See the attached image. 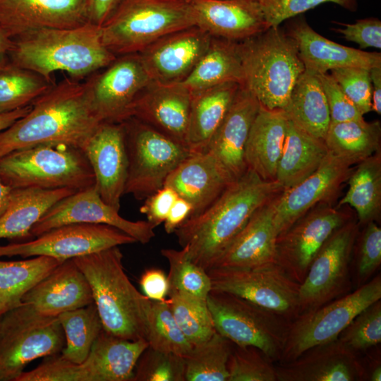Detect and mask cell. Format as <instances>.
<instances>
[{"mask_svg": "<svg viewBox=\"0 0 381 381\" xmlns=\"http://www.w3.org/2000/svg\"><path fill=\"white\" fill-rule=\"evenodd\" d=\"M85 82L65 79L32 104L30 110L0 132V158L15 150L42 144L83 149L98 126Z\"/></svg>", "mask_w": 381, "mask_h": 381, "instance_id": "6da1fadb", "label": "cell"}, {"mask_svg": "<svg viewBox=\"0 0 381 381\" xmlns=\"http://www.w3.org/2000/svg\"><path fill=\"white\" fill-rule=\"evenodd\" d=\"M283 190L277 181H265L248 169L207 209L189 217L174 233L188 258L207 271L253 214Z\"/></svg>", "mask_w": 381, "mask_h": 381, "instance_id": "7a4b0ae2", "label": "cell"}, {"mask_svg": "<svg viewBox=\"0 0 381 381\" xmlns=\"http://www.w3.org/2000/svg\"><path fill=\"white\" fill-rule=\"evenodd\" d=\"M12 40L9 61L51 82L55 72L82 78L116 58L103 44L100 27L91 23L71 28L32 30Z\"/></svg>", "mask_w": 381, "mask_h": 381, "instance_id": "3957f363", "label": "cell"}, {"mask_svg": "<svg viewBox=\"0 0 381 381\" xmlns=\"http://www.w3.org/2000/svg\"><path fill=\"white\" fill-rule=\"evenodd\" d=\"M73 260L88 281L103 329L125 339H146L152 301L128 279L119 246Z\"/></svg>", "mask_w": 381, "mask_h": 381, "instance_id": "277c9868", "label": "cell"}, {"mask_svg": "<svg viewBox=\"0 0 381 381\" xmlns=\"http://www.w3.org/2000/svg\"><path fill=\"white\" fill-rule=\"evenodd\" d=\"M248 90L268 109L284 110L305 66L295 40L279 26L238 42Z\"/></svg>", "mask_w": 381, "mask_h": 381, "instance_id": "5b68a950", "label": "cell"}, {"mask_svg": "<svg viewBox=\"0 0 381 381\" xmlns=\"http://www.w3.org/2000/svg\"><path fill=\"white\" fill-rule=\"evenodd\" d=\"M194 25L190 1L122 0L100 29L103 44L118 56L139 53L159 38Z\"/></svg>", "mask_w": 381, "mask_h": 381, "instance_id": "8992f818", "label": "cell"}, {"mask_svg": "<svg viewBox=\"0 0 381 381\" xmlns=\"http://www.w3.org/2000/svg\"><path fill=\"white\" fill-rule=\"evenodd\" d=\"M0 178L12 188H68L78 191L95 184L83 151L64 144L38 145L3 156Z\"/></svg>", "mask_w": 381, "mask_h": 381, "instance_id": "52a82bcc", "label": "cell"}, {"mask_svg": "<svg viewBox=\"0 0 381 381\" xmlns=\"http://www.w3.org/2000/svg\"><path fill=\"white\" fill-rule=\"evenodd\" d=\"M65 336L57 317L22 303L0 317V381H16L34 360L61 353Z\"/></svg>", "mask_w": 381, "mask_h": 381, "instance_id": "ba28073f", "label": "cell"}, {"mask_svg": "<svg viewBox=\"0 0 381 381\" xmlns=\"http://www.w3.org/2000/svg\"><path fill=\"white\" fill-rule=\"evenodd\" d=\"M122 123L128 161L125 194L145 199L164 186L167 176L191 152L186 145L134 117Z\"/></svg>", "mask_w": 381, "mask_h": 381, "instance_id": "9c48e42d", "label": "cell"}, {"mask_svg": "<svg viewBox=\"0 0 381 381\" xmlns=\"http://www.w3.org/2000/svg\"><path fill=\"white\" fill-rule=\"evenodd\" d=\"M215 330L239 346L259 349L279 361L289 322L238 296L212 289L207 298Z\"/></svg>", "mask_w": 381, "mask_h": 381, "instance_id": "30bf717a", "label": "cell"}, {"mask_svg": "<svg viewBox=\"0 0 381 381\" xmlns=\"http://www.w3.org/2000/svg\"><path fill=\"white\" fill-rule=\"evenodd\" d=\"M380 298L379 275L352 293L302 313L289 324L279 361H291L312 347L337 340L358 313Z\"/></svg>", "mask_w": 381, "mask_h": 381, "instance_id": "8fae6325", "label": "cell"}, {"mask_svg": "<svg viewBox=\"0 0 381 381\" xmlns=\"http://www.w3.org/2000/svg\"><path fill=\"white\" fill-rule=\"evenodd\" d=\"M207 272L212 289L238 296L289 322L301 314L300 284L277 262L252 268H211Z\"/></svg>", "mask_w": 381, "mask_h": 381, "instance_id": "7c38bea8", "label": "cell"}, {"mask_svg": "<svg viewBox=\"0 0 381 381\" xmlns=\"http://www.w3.org/2000/svg\"><path fill=\"white\" fill-rule=\"evenodd\" d=\"M358 227L353 217L337 229L320 248L300 284L301 314L341 297L351 289L350 262Z\"/></svg>", "mask_w": 381, "mask_h": 381, "instance_id": "4fadbf2b", "label": "cell"}, {"mask_svg": "<svg viewBox=\"0 0 381 381\" xmlns=\"http://www.w3.org/2000/svg\"><path fill=\"white\" fill-rule=\"evenodd\" d=\"M353 217L349 210L333 203L316 205L277 236L275 262L292 279L302 283L325 242Z\"/></svg>", "mask_w": 381, "mask_h": 381, "instance_id": "5bb4252c", "label": "cell"}, {"mask_svg": "<svg viewBox=\"0 0 381 381\" xmlns=\"http://www.w3.org/2000/svg\"><path fill=\"white\" fill-rule=\"evenodd\" d=\"M134 243L137 241L133 237L109 225L71 223L53 228L30 241L0 245V257L45 255L64 262Z\"/></svg>", "mask_w": 381, "mask_h": 381, "instance_id": "9a60e30c", "label": "cell"}, {"mask_svg": "<svg viewBox=\"0 0 381 381\" xmlns=\"http://www.w3.org/2000/svg\"><path fill=\"white\" fill-rule=\"evenodd\" d=\"M138 53L118 56L85 80L92 107L102 122L122 123L151 82Z\"/></svg>", "mask_w": 381, "mask_h": 381, "instance_id": "2e32d148", "label": "cell"}, {"mask_svg": "<svg viewBox=\"0 0 381 381\" xmlns=\"http://www.w3.org/2000/svg\"><path fill=\"white\" fill-rule=\"evenodd\" d=\"M71 223L107 224L120 229L142 244L155 236V227L147 221H130L119 210L106 203L95 185L78 190L54 204L30 230L36 237L53 228Z\"/></svg>", "mask_w": 381, "mask_h": 381, "instance_id": "e0dca14e", "label": "cell"}, {"mask_svg": "<svg viewBox=\"0 0 381 381\" xmlns=\"http://www.w3.org/2000/svg\"><path fill=\"white\" fill-rule=\"evenodd\" d=\"M353 169L347 161L329 151L312 174L279 194L274 218L277 236L316 205L334 204Z\"/></svg>", "mask_w": 381, "mask_h": 381, "instance_id": "ac0fdd59", "label": "cell"}, {"mask_svg": "<svg viewBox=\"0 0 381 381\" xmlns=\"http://www.w3.org/2000/svg\"><path fill=\"white\" fill-rule=\"evenodd\" d=\"M212 36L197 25L169 33L138 53L152 81H183L207 50Z\"/></svg>", "mask_w": 381, "mask_h": 381, "instance_id": "d6986e66", "label": "cell"}, {"mask_svg": "<svg viewBox=\"0 0 381 381\" xmlns=\"http://www.w3.org/2000/svg\"><path fill=\"white\" fill-rule=\"evenodd\" d=\"M82 150L94 173L100 197L119 210L128 167L123 123H101Z\"/></svg>", "mask_w": 381, "mask_h": 381, "instance_id": "ffe728a7", "label": "cell"}, {"mask_svg": "<svg viewBox=\"0 0 381 381\" xmlns=\"http://www.w3.org/2000/svg\"><path fill=\"white\" fill-rule=\"evenodd\" d=\"M87 23V0H0V26L11 39L32 30Z\"/></svg>", "mask_w": 381, "mask_h": 381, "instance_id": "44dd1931", "label": "cell"}, {"mask_svg": "<svg viewBox=\"0 0 381 381\" xmlns=\"http://www.w3.org/2000/svg\"><path fill=\"white\" fill-rule=\"evenodd\" d=\"M260 107L257 99L241 86L205 152L232 181L240 178L248 169L245 149Z\"/></svg>", "mask_w": 381, "mask_h": 381, "instance_id": "7402d4cb", "label": "cell"}, {"mask_svg": "<svg viewBox=\"0 0 381 381\" xmlns=\"http://www.w3.org/2000/svg\"><path fill=\"white\" fill-rule=\"evenodd\" d=\"M190 103L191 92L181 83L151 81L133 103L129 118L134 117L186 145Z\"/></svg>", "mask_w": 381, "mask_h": 381, "instance_id": "603a6c76", "label": "cell"}, {"mask_svg": "<svg viewBox=\"0 0 381 381\" xmlns=\"http://www.w3.org/2000/svg\"><path fill=\"white\" fill-rule=\"evenodd\" d=\"M275 370L279 381H354L365 375L356 352L338 339L309 349Z\"/></svg>", "mask_w": 381, "mask_h": 381, "instance_id": "cb8c5ba5", "label": "cell"}, {"mask_svg": "<svg viewBox=\"0 0 381 381\" xmlns=\"http://www.w3.org/2000/svg\"><path fill=\"white\" fill-rule=\"evenodd\" d=\"M196 25L212 37L239 42L268 28L261 0H190Z\"/></svg>", "mask_w": 381, "mask_h": 381, "instance_id": "d4e9b609", "label": "cell"}, {"mask_svg": "<svg viewBox=\"0 0 381 381\" xmlns=\"http://www.w3.org/2000/svg\"><path fill=\"white\" fill-rule=\"evenodd\" d=\"M277 197V196H276ZM258 208L211 268H252L275 262V199Z\"/></svg>", "mask_w": 381, "mask_h": 381, "instance_id": "484cf974", "label": "cell"}, {"mask_svg": "<svg viewBox=\"0 0 381 381\" xmlns=\"http://www.w3.org/2000/svg\"><path fill=\"white\" fill-rule=\"evenodd\" d=\"M22 301L41 314L55 317L94 303L88 281L73 259L56 266Z\"/></svg>", "mask_w": 381, "mask_h": 381, "instance_id": "4316f807", "label": "cell"}, {"mask_svg": "<svg viewBox=\"0 0 381 381\" xmlns=\"http://www.w3.org/2000/svg\"><path fill=\"white\" fill-rule=\"evenodd\" d=\"M286 32L297 44L305 70L314 74L343 67H381L380 53L367 52L331 41L316 32L304 20L292 22Z\"/></svg>", "mask_w": 381, "mask_h": 381, "instance_id": "83f0119b", "label": "cell"}, {"mask_svg": "<svg viewBox=\"0 0 381 381\" xmlns=\"http://www.w3.org/2000/svg\"><path fill=\"white\" fill-rule=\"evenodd\" d=\"M233 181L206 152L191 153L166 179L164 186L193 207L190 216L207 209Z\"/></svg>", "mask_w": 381, "mask_h": 381, "instance_id": "f1b7e54d", "label": "cell"}, {"mask_svg": "<svg viewBox=\"0 0 381 381\" xmlns=\"http://www.w3.org/2000/svg\"><path fill=\"white\" fill-rule=\"evenodd\" d=\"M288 118L283 109H268L260 105L253 122L245 149L247 168L262 179L276 181Z\"/></svg>", "mask_w": 381, "mask_h": 381, "instance_id": "f546056e", "label": "cell"}, {"mask_svg": "<svg viewBox=\"0 0 381 381\" xmlns=\"http://www.w3.org/2000/svg\"><path fill=\"white\" fill-rule=\"evenodd\" d=\"M242 85L225 83L191 92L186 145L191 153L205 152Z\"/></svg>", "mask_w": 381, "mask_h": 381, "instance_id": "4dcf8cb0", "label": "cell"}, {"mask_svg": "<svg viewBox=\"0 0 381 381\" xmlns=\"http://www.w3.org/2000/svg\"><path fill=\"white\" fill-rule=\"evenodd\" d=\"M148 346L145 339H125L102 329L83 363L92 381H133L136 363Z\"/></svg>", "mask_w": 381, "mask_h": 381, "instance_id": "1f68e13d", "label": "cell"}, {"mask_svg": "<svg viewBox=\"0 0 381 381\" xmlns=\"http://www.w3.org/2000/svg\"><path fill=\"white\" fill-rule=\"evenodd\" d=\"M328 152L323 140L310 135L288 119L275 180L284 190L298 184L319 167Z\"/></svg>", "mask_w": 381, "mask_h": 381, "instance_id": "d6a6232c", "label": "cell"}, {"mask_svg": "<svg viewBox=\"0 0 381 381\" xmlns=\"http://www.w3.org/2000/svg\"><path fill=\"white\" fill-rule=\"evenodd\" d=\"M75 192L68 188H13L10 204L0 217V238L31 236L32 227L43 214L56 202Z\"/></svg>", "mask_w": 381, "mask_h": 381, "instance_id": "836d02e7", "label": "cell"}, {"mask_svg": "<svg viewBox=\"0 0 381 381\" xmlns=\"http://www.w3.org/2000/svg\"><path fill=\"white\" fill-rule=\"evenodd\" d=\"M243 80L238 42L212 37L207 50L181 83L193 92L225 83L243 85Z\"/></svg>", "mask_w": 381, "mask_h": 381, "instance_id": "e575fe53", "label": "cell"}, {"mask_svg": "<svg viewBox=\"0 0 381 381\" xmlns=\"http://www.w3.org/2000/svg\"><path fill=\"white\" fill-rule=\"evenodd\" d=\"M289 120L310 135L325 140L330 124L327 101L316 74L300 75L284 110Z\"/></svg>", "mask_w": 381, "mask_h": 381, "instance_id": "d590c367", "label": "cell"}, {"mask_svg": "<svg viewBox=\"0 0 381 381\" xmlns=\"http://www.w3.org/2000/svg\"><path fill=\"white\" fill-rule=\"evenodd\" d=\"M347 182L349 188L336 207L354 209L359 226L375 221L381 210V152L357 164Z\"/></svg>", "mask_w": 381, "mask_h": 381, "instance_id": "8d00e7d4", "label": "cell"}, {"mask_svg": "<svg viewBox=\"0 0 381 381\" xmlns=\"http://www.w3.org/2000/svg\"><path fill=\"white\" fill-rule=\"evenodd\" d=\"M61 262L45 255L0 260V317L21 305L23 296Z\"/></svg>", "mask_w": 381, "mask_h": 381, "instance_id": "74e56055", "label": "cell"}, {"mask_svg": "<svg viewBox=\"0 0 381 381\" xmlns=\"http://www.w3.org/2000/svg\"><path fill=\"white\" fill-rule=\"evenodd\" d=\"M324 141L329 151L353 166L380 151V123L364 119L330 123Z\"/></svg>", "mask_w": 381, "mask_h": 381, "instance_id": "f35d334b", "label": "cell"}, {"mask_svg": "<svg viewBox=\"0 0 381 381\" xmlns=\"http://www.w3.org/2000/svg\"><path fill=\"white\" fill-rule=\"evenodd\" d=\"M65 336L60 355L75 363H83L103 329L95 303L64 312L57 316Z\"/></svg>", "mask_w": 381, "mask_h": 381, "instance_id": "ab89813d", "label": "cell"}, {"mask_svg": "<svg viewBox=\"0 0 381 381\" xmlns=\"http://www.w3.org/2000/svg\"><path fill=\"white\" fill-rule=\"evenodd\" d=\"M232 344L216 332L207 340L193 346L184 357L186 381H228Z\"/></svg>", "mask_w": 381, "mask_h": 381, "instance_id": "60d3db41", "label": "cell"}, {"mask_svg": "<svg viewBox=\"0 0 381 381\" xmlns=\"http://www.w3.org/2000/svg\"><path fill=\"white\" fill-rule=\"evenodd\" d=\"M53 84L10 61L0 66V113L30 105Z\"/></svg>", "mask_w": 381, "mask_h": 381, "instance_id": "b9f144b4", "label": "cell"}, {"mask_svg": "<svg viewBox=\"0 0 381 381\" xmlns=\"http://www.w3.org/2000/svg\"><path fill=\"white\" fill-rule=\"evenodd\" d=\"M167 301L172 314L193 346L207 340L216 332L207 300L176 291H169Z\"/></svg>", "mask_w": 381, "mask_h": 381, "instance_id": "7bdbcfd3", "label": "cell"}, {"mask_svg": "<svg viewBox=\"0 0 381 381\" xmlns=\"http://www.w3.org/2000/svg\"><path fill=\"white\" fill-rule=\"evenodd\" d=\"M146 339L148 346L155 350L182 357L186 356L193 347L178 325L167 298L152 301Z\"/></svg>", "mask_w": 381, "mask_h": 381, "instance_id": "ee69618b", "label": "cell"}, {"mask_svg": "<svg viewBox=\"0 0 381 381\" xmlns=\"http://www.w3.org/2000/svg\"><path fill=\"white\" fill-rule=\"evenodd\" d=\"M161 254L169 265V291L207 300L212 290L207 271L191 261L183 248L181 250L164 248Z\"/></svg>", "mask_w": 381, "mask_h": 381, "instance_id": "f6af8a7d", "label": "cell"}, {"mask_svg": "<svg viewBox=\"0 0 381 381\" xmlns=\"http://www.w3.org/2000/svg\"><path fill=\"white\" fill-rule=\"evenodd\" d=\"M228 381H276L275 367L258 348L234 344L227 363Z\"/></svg>", "mask_w": 381, "mask_h": 381, "instance_id": "bcb514c9", "label": "cell"}, {"mask_svg": "<svg viewBox=\"0 0 381 381\" xmlns=\"http://www.w3.org/2000/svg\"><path fill=\"white\" fill-rule=\"evenodd\" d=\"M133 381H186L184 357L148 346L136 363Z\"/></svg>", "mask_w": 381, "mask_h": 381, "instance_id": "7dc6e473", "label": "cell"}, {"mask_svg": "<svg viewBox=\"0 0 381 381\" xmlns=\"http://www.w3.org/2000/svg\"><path fill=\"white\" fill-rule=\"evenodd\" d=\"M351 350L357 352L381 341V303H373L358 313L337 338Z\"/></svg>", "mask_w": 381, "mask_h": 381, "instance_id": "c3c4849f", "label": "cell"}, {"mask_svg": "<svg viewBox=\"0 0 381 381\" xmlns=\"http://www.w3.org/2000/svg\"><path fill=\"white\" fill-rule=\"evenodd\" d=\"M16 381H92L83 363H75L60 353L45 357L37 368L23 372Z\"/></svg>", "mask_w": 381, "mask_h": 381, "instance_id": "681fc988", "label": "cell"}, {"mask_svg": "<svg viewBox=\"0 0 381 381\" xmlns=\"http://www.w3.org/2000/svg\"><path fill=\"white\" fill-rule=\"evenodd\" d=\"M370 70L360 67H343L330 71V75L363 115L371 111Z\"/></svg>", "mask_w": 381, "mask_h": 381, "instance_id": "f907efd6", "label": "cell"}, {"mask_svg": "<svg viewBox=\"0 0 381 381\" xmlns=\"http://www.w3.org/2000/svg\"><path fill=\"white\" fill-rule=\"evenodd\" d=\"M358 241L356 276L359 287L366 283L381 263V229L375 221L365 225Z\"/></svg>", "mask_w": 381, "mask_h": 381, "instance_id": "816d5d0a", "label": "cell"}, {"mask_svg": "<svg viewBox=\"0 0 381 381\" xmlns=\"http://www.w3.org/2000/svg\"><path fill=\"white\" fill-rule=\"evenodd\" d=\"M261 2L270 27L279 26L282 21L324 3H334L351 11L357 9L356 0H261Z\"/></svg>", "mask_w": 381, "mask_h": 381, "instance_id": "f5cc1de1", "label": "cell"}, {"mask_svg": "<svg viewBox=\"0 0 381 381\" xmlns=\"http://www.w3.org/2000/svg\"><path fill=\"white\" fill-rule=\"evenodd\" d=\"M324 90L330 115V123L362 120L363 115L346 96L330 73L317 74Z\"/></svg>", "mask_w": 381, "mask_h": 381, "instance_id": "db71d44e", "label": "cell"}, {"mask_svg": "<svg viewBox=\"0 0 381 381\" xmlns=\"http://www.w3.org/2000/svg\"><path fill=\"white\" fill-rule=\"evenodd\" d=\"M344 28L333 30L348 41L358 44L361 49L381 48V22L377 18H365L353 24H342Z\"/></svg>", "mask_w": 381, "mask_h": 381, "instance_id": "11a10c76", "label": "cell"}, {"mask_svg": "<svg viewBox=\"0 0 381 381\" xmlns=\"http://www.w3.org/2000/svg\"><path fill=\"white\" fill-rule=\"evenodd\" d=\"M179 195L171 188L164 186L145 198L140 208L155 228L166 220L169 212Z\"/></svg>", "mask_w": 381, "mask_h": 381, "instance_id": "9f6ffc18", "label": "cell"}, {"mask_svg": "<svg viewBox=\"0 0 381 381\" xmlns=\"http://www.w3.org/2000/svg\"><path fill=\"white\" fill-rule=\"evenodd\" d=\"M139 284L144 295L154 301H162L169 292V282L164 272L150 268L141 274Z\"/></svg>", "mask_w": 381, "mask_h": 381, "instance_id": "6f0895ef", "label": "cell"}, {"mask_svg": "<svg viewBox=\"0 0 381 381\" xmlns=\"http://www.w3.org/2000/svg\"><path fill=\"white\" fill-rule=\"evenodd\" d=\"M122 0H87L88 21L101 27L111 16Z\"/></svg>", "mask_w": 381, "mask_h": 381, "instance_id": "680465c9", "label": "cell"}, {"mask_svg": "<svg viewBox=\"0 0 381 381\" xmlns=\"http://www.w3.org/2000/svg\"><path fill=\"white\" fill-rule=\"evenodd\" d=\"M193 207L186 200L178 197L171 206L168 216L164 221V229L167 234H171L187 220L192 214Z\"/></svg>", "mask_w": 381, "mask_h": 381, "instance_id": "91938a15", "label": "cell"}, {"mask_svg": "<svg viewBox=\"0 0 381 381\" xmlns=\"http://www.w3.org/2000/svg\"><path fill=\"white\" fill-rule=\"evenodd\" d=\"M372 83L371 111L381 114V67L370 70Z\"/></svg>", "mask_w": 381, "mask_h": 381, "instance_id": "94428289", "label": "cell"}, {"mask_svg": "<svg viewBox=\"0 0 381 381\" xmlns=\"http://www.w3.org/2000/svg\"><path fill=\"white\" fill-rule=\"evenodd\" d=\"M31 109V104L12 111L0 113V132L5 130L16 121L25 116Z\"/></svg>", "mask_w": 381, "mask_h": 381, "instance_id": "6125c7cd", "label": "cell"}, {"mask_svg": "<svg viewBox=\"0 0 381 381\" xmlns=\"http://www.w3.org/2000/svg\"><path fill=\"white\" fill-rule=\"evenodd\" d=\"M13 47L10 38L0 26V66L9 61V54Z\"/></svg>", "mask_w": 381, "mask_h": 381, "instance_id": "be15d7a7", "label": "cell"}, {"mask_svg": "<svg viewBox=\"0 0 381 381\" xmlns=\"http://www.w3.org/2000/svg\"><path fill=\"white\" fill-rule=\"evenodd\" d=\"M12 191L13 188L5 184L0 178V217L10 204Z\"/></svg>", "mask_w": 381, "mask_h": 381, "instance_id": "e7e4bbea", "label": "cell"}, {"mask_svg": "<svg viewBox=\"0 0 381 381\" xmlns=\"http://www.w3.org/2000/svg\"><path fill=\"white\" fill-rule=\"evenodd\" d=\"M370 380L380 381L381 380V367L380 365L375 368L370 373Z\"/></svg>", "mask_w": 381, "mask_h": 381, "instance_id": "03108f58", "label": "cell"}, {"mask_svg": "<svg viewBox=\"0 0 381 381\" xmlns=\"http://www.w3.org/2000/svg\"><path fill=\"white\" fill-rule=\"evenodd\" d=\"M186 1H190V0H186Z\"/></svg>", "mask_w": 381, "mask_h": 381, "instance_id": "003e7915", "label": "cell"}]
</instances>
